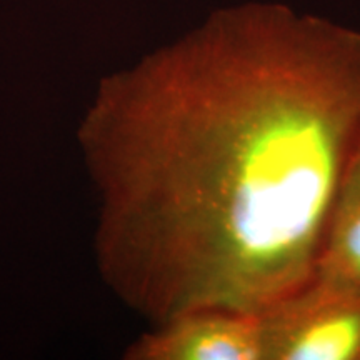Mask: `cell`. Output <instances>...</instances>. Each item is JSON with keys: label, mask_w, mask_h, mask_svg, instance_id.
I'll return each mask as SVG.
<instances>
[{"label": "cell", "mask_w": 360, "mask_h": 360, "mask_svg": "<svg viewBox=\"0 0 360 360\" xmlns=\"http://www.w3.org/2000/svg\"><path fill=\"white\" fill-rule=\"evenodd\" d=\"M312 281L360 297V135L337 187Z\"/></svg>", "instance_id": "277c9868"}, {"label": "cell", "mask_w": 360, "mask_h": 360, "mask_svg": "<svg viewBox=\"0 0 360 360\" xmlns=\"http://www.w3.org/2000/svg\"><path fill=\"white\" fill-rule=\"evenodd\" d=\"M267 360H360V297L310 278L264 312Z\"/></svg>", "instance_id": "7a4b0ae2"}, {"label": "cell", "mask_w": 360, "mask_h": 360, "mask_svg": "<svg viewBox=\"0 0 360 360\" xmlns=\"http://www.w3.org/2000/svg\"><path fill=\"white\" fill-rule=\"evenodd\" d=\"M127 360H267L260 314L207 307L152 323Z\"/></svg>", "instance_id": "3957f363"}, {"label": "cell", "mask_w": 360, "mask_h": 360, "mask_svg": "<svg viewBox=\"0 0 360 360\" xmlns=\"http://www.w3.org/2000/svg\"><path fill=\"white\" fill-rule=\"evenodd\" d=\"M359 135L360 30L217 8L103 77L80 120L98 272L150 326L264 312L314 277Z\"/></svg>", "instance_id": "6da1fadb"}]
</instances>
